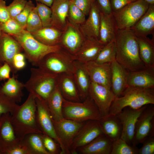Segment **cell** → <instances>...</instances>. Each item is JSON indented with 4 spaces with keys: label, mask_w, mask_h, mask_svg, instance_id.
<instances>
[{
    "label": "cell",
    "mask_w": 154,
    "mask_h": 154,
    "mask_svg": "<svg viewBox=\"0 0 154 154\" xmlns=\"http://www.w3.org/2000/svg\"><path fill=\"white\" fill-rule=\"evenodd\" d=\"M70 0H54L50 7L51 26L62 31L68 22Z\"/></svg>",
    "instance_id": "obj_22"
},
{
    "label": "cell",
    "mask_w": 154,
    "mask_h": 154,
    "mask_svg": "<svg viewBox=\"0 0 154 154\" xmlns=\"http://www.w3.org/2000/svg\"><path fill=\"white\" fill-rule=\"evenodd\" d=\"M75 60L74 55L61 47L58 51L45 56L40 61L37 67L55 74H73Z\"/></svg>",
    "instance_id": "obj_7"
},
{
    "label": "cell",
    "mask_w": 154,
    "mask_h": 154,
    "mask_svg": "<svg viewBox=\"0 0 154 154\" xmlns=\"http://www.w3.org/2000/svg\"><path fill=\"white\" fill-rule=\"evenodd\" d=\"M62 110L64 118L79 122L98 120L102 117L98 107L89 95L81 102H73L63 98Z\"/></svg>",
    "instance_id": "obj_5"
},
{
    "label": "cell",
    "mask_w": 154,
    "mask_h": 154,
    "mask_svg": "<svg viewBox=\"0 0 154 154\" xmlns=\"http://www.w3.org/2000/svg\"><path fill=\"white\" fill-rule=\"evenodd\" d=\"M149 4H154V0H144Z\"/></svg>",
    "instance_id": "obj_55"
},
{
    "label": "cell",
    "mask_w": 154,
    "mask_h": 154,
    "mask_svg": "<svg viewBox=\"0 0 154 154\" xmlns=\"http://www.w3.org/2000/svg\"><path fill=\"white\" fill-rule=\"evenodd\" d=\"M10 18L5 1L0 0V22H4Z\"/></svg>",
    "instance_id": "obj_48"
},
{
    "label": "cell",
    "mask_w": 154,
    "mask_h": 154,
    "mask_svg": "<svg viewBox=\"0 0 154 154\" xmlns=\"http://www.w3.org/2000/svg\"><path fill=\"white\" fill-rule=\"evenodd\" d=\"M128 87L154 88V68H148L129 72Z\"/></svg>",
    "instance_id": "obj_21"
},
{
    "label": "cell",
    "mask_w": 154,
    "mask_h": 154,
    "mask_svg": "<svg viewBox=\"0 0 154 154\" xmlns=\"http://www.w3.org/2000/svg\"><path fill=\"white\" fill-rule=\"evenodd\" d=\"M103 133L113 142L120 138L122 126L116 115L109 114L97 120Z\"/></svg>",
    "instance_id": "obj_28"
},
{
    "label": "cell",
    "mask_w": 154,
    "mask_h": 154,
    "mask_svg": "<svg viewBox=\"0 0 154 154\" xmlns=\"http://www.w3.org/2000/svg\"><path fill=\"white\" fill-rule=\"evenodd\" d=\"M115 43L116 60L128 71L146 67L140 57L137 37L131 29L117 30Z\"/></svg>",
    "instance_id": "obj_1"
},
{
    "label": "cell",
    "mask_w": 154,
    "mask_h": 154,
    "mask_svg": "<svg viewBox=\"0 0 154 154\" xmlns=\"http://www.w3.org/2000/svg\"><path fill=\"white\" fill-rule=\"evenodd\" d=\"M42 137L44 147L50 154L60 153V150L59 148L60 146L53 139L43 133L42 134Z\"/></svg>",
    "instance_id": "obj_42"
},
{
    "label": "cell",
    "mask_w": 154,
    "mask_h": 154,
    "mask_svg": "<svg viewBox=\"0 0 154 154\" xmlns=\"http://www.w3.org/2000/svg\"><path fill=\"white\" fill-rule=\"evenodd\" d=\"M86 16L72 0H70L68 20L73 24L81 25L85 21Z\"/></svg>",
    "instance_id": "obj_37"
},
{
    "label": "cell",
    "mask_w": 154,
    "mask_h": 154,
    "mask_svg": "<svg viewBox=\"0 0 154 154\" xmlns=\"http://www.w3.org/2000/svg\"><path fill=\"white\" fill-rule=\"evenodd\" d=\"M89 95L98 107L102 117L109 114L111 105L116 98L111 89L91 82Z\"/></svg>",
    "instance_id": "obj_15"
},
{
    "label": "cell",
    "mask_w": 154,
    "mask_h": 154,
    "mask_svg": "<svg viewBox=\"0 0 154 154\" xmlns=\"http://www.w3.org/2000/svg\"><path fill=\"white\" fill-rule=\"evenodd\" d=\"M36 117L39 126L43 133L53 139L59 145L60 154L62 151L61 143L56 134L52 120V117L46 101L35 97Z\"/></svg>",
    "instance_id": "obj_13"
},
{
    "label": "cell",
    "mask_w": 154,
    "mask_h": 154,
    "mask_svg": "<svg viewBox=\"0 0 154 154\" xmlns=\"http://www.w3.org/2000/svg\"><path fill=\"white\" fill-rule=\"evenodd\" d=\"M119 138L113 142L110 154H137L138 149Z\"/></svg>",
    "instance_id": "obj_36"
},
{
    "label": "cell",
    "mask_w": 154,
    "mask_h": 154,
    "mask_svg": "<svg viewBox=\"0 0 154 154\" xmlns=\"http://www.w3.org/2000/svg\"><path fill=\"white\" fill-rule=\"evenodd\" d=\"M140 58L145 66L154 68V38L137 37Z\"/></svg>",
    "instance_id": "obj_30"
},
{
    "label": "cell",
    "mask_w": 154,
    "mask_h": 154,
    "mask_svg": "<svg viewBox=\"0 0 154 154\" xmlns=\"http://www.w3.org/2000/svg\"><path fill=\"white\" fill-rule=\"evenodd\" d=\"M150 104H154V88L128 86L120 96L115 98L109 114L116 115L126 107L136 109Z\"/></svg>",
    "instance_id": "obj_3"
},
{
    "label": "cell",
    "mask_w": 154,
    "mask_h": 154,
    "mask_svg": "<svg viewBox=\"0 0 154 154\" xmlns=\"http://www.w3.org/2000/svg\"><path fill=\"white\" fill-rule=\"evenodd\" d=\"M100 12L95 0L92 3L88 17L85 22L80 25L85 36L99 39L100 23Z\"/></svg>",
    "instance_id": "obj_24"
},
{
    "label": "cell",
    "mask_w": 154,
    "mask_h": 154,
    "mask_svg": "<svg viewBox=\"0 0 154 154\" xmlns=\"http://www.w3.org/2000/svg\"><path fill=\"white\" fill-rule=\"evenodd\" d=\"M115 41L105 45L100 51L94 61L99 64L111 63L116 60Z\"/></svg>",
    "instance_id": "obj_35"
},
{
    "label": "cell",
    "mask_w": 154,
    "mask_h": 154,
    "mask_svg": "<svg viewBox=\"0 0 154 154\" xmlns=\"http://www.w3.org/2000/svg\"><path fill=\"white\" fill-rule=\"evenodd\" d=\"M73 75L79 96L82 101L89 95L91 82L84 63L75 60Z\"/></svg>",
    "instance_id": "obj_23"
},
{
    "label": "cell",
    "mask_w": 154,
    "mask_h": 154,
    "mask_svg": "<svg viewBox=\"0 0 154 154\" xmlns=\"http://www.w3.org/2000/svg\"><path fill=\"white\" fill-rule=\"evenodd\" d=\"M148 105L142 112L136 123L134 135L132 144L136 146L149 135L154 134V107Z\"/></svg>",
    "instance_id": "obj_12"
},
{
    "label": "cell",
    "mask_w": 154,
    "mask_h": 154,
    "mask_svg": "<svg viewBox=\"0 0 154 154\" xmlns=\"http://www.w3.org/2000/svg\"><path fill=\"white\" fill-rule=\"evenodd\" d=\"M63 98L57 84L46 101L52 118L55 121L63 118L62 110Z\"/></svg>",
    "instance_id": "obj_33"
},
{
    "label": "cell",
    "mask_w": 154,
    "mask_h": 154,
    "mask_svg": "<svg viewBox=\"0 0 154 154\" xmlns=\"http://www.w3.org/2000/svg\"><path fill=\"white\" fill-rule=\"evenodd\" d=\"M13 67L15 73H16L18 70L23 68L26 66L25 60L16 61L13 62Z\"/></svg>",
    "instance_id": "obj_52"
},
{
    "label": "cell",
    "mask_w": 154,
    "mask_h": 154,
    "mask_svg": "<svg viewBox=\"0 0 154 154\" xmlns=\"http://www.w3.org/2000/svg\"><path fill=\"white\" fill-rule=\"evenodd\" d=\"M149 4L144 0H137L112 13L117 30L129 29L147 10Z\"/></svg>",
    "instance_id": "obj_8"
},
{
    "label": "cell",
    "mask_w": 154,
    "mask_h": 154,
    "mask_svg": "<svg viewBox=\"0 0 154 154\" xmlns=\"http://www.w3.org/2000/svg\"><path fill=\"white\" fill-rule=\"evenodd\" d=\"M25 56L24 54L21 52L17 53L14 56L13 60V61L25 60Z\"/></svg>",
    "instance_id": "obj_53"
},
{
    "label": "cell",
    "mask_w": 154,
    "mask_h": 154,
    "mask_svg": "<svg viewBox=\"0 0 154 154\" xmlns=\"http://www.w3.org/2000/svg\"><path fill=\"white\" fill-rule=\"evenodd\" d=\"M130 29L137 37L154 35V4H149L145 13Z\"/></svg>",
    "instance_id": "obj_29"
},
{
    "label": "cell",
    "mask_w": 154,
    "mask_h": 154,
    "mask_svg": "<svg viewBox=\"0 0 154 154\" xmlns=\"http://www.w3.org/2000/svg\"><path fill=\"white\" fill-rule=\"evenodd\" d=\"M111 89L116 98L120 96L128 87L127 81L129 73L116 60L111 63Z\"/></svg>",
    "instance_id": "obj_20"
},
{
    "label": "cell",
    "mask_w": 154,
    "mask_h": 154,
    "mask_svg": "<svg viewBox=\"0 0 154 154\" xmlns=\"http://www.w3.org/2000/svg\"><path fill=\"white\" fill-rule=\"evenodd\" d=\"M35 7V6L31 1H27L23 10L14 19L20 24L25 27L29 14Z\"/></svg>",
    "instance_id": "obj_44"
},
{
    "label": "cell",
    "mask_w": 154,
    "mask_h": 154,
    "mask_svg": "<svg viewBox=\"0 0 154 154\" xmlns=\"http://www.w3.org/2000/svg\"><path fill=\"white\" fill-rule=\"evenodd\" d=\"M137 0H110L112 11L118 10Z\"/></svg>",
    "instance_id": "obj_49"
},
{
    "label": "cell",
    "mask_w": 154,
    "mask_h": 154,
    "mask_svg": "<svg viewBox=\"0 0 154 154\" xmlns=\"http://www.w3.org/2000/svg\"><path fill=\"white\" fill-rule=\"evenodd\" d=\"M0 154H2V153L0 150Z\"/></svg>",
    "instance_id": "obj_57"
},
{
    "label": "cell",
    "mask_w": 154,
    "mask_h": 154,
    "mask_svg": "<svg viewBox=\"0 0 154 154\" xmlns=\"http://www.w3.org/2000/svg\"><path fill=\"white\" fill-rule=\"evenodd\" d=\"M5 154H30V153L21 141L19 145L8 151Z\"/></svg>",
    "instance_id": "obj_51"
},
{
    "label": "cell",
    "mask_w": 154,
    "mask_h": 154,
    "mask_svg": "<svg viewBox=\"0 0 154 154\" xmlns=\"http://www.w3.org/2000/svg\"><path fill=\"white\" fill-rule=\"evenodd\" d=\"M0 27L2 32L11 36L18 34L25 28V26L20 24L14 19L11 18L1 23Z\"/></svg>",
    "instance_id": "obj_38"
},
{
    "label": "cell",
    "mask_w": 154,
    "mask_h": 154,
    "mask_svg": "<svg viewBox=\"0 0 154 154\" xmlns=\"http://www.w3.org/2000/svg\"><path fill=\"white\" fill-rule=\"evenodd\" d=\"M142 143V147L138 149V154H154V134L149 135Z\"/></svg>",
    "instance_id": "obj_45"
},
{
    "label": "cell",
    "mask_w": 154,
    "mask_h": 154,
    "mask_svg": "<svg viewBox=\"0 0 154 154\" xmlns=\"http://www.w3.org/2000/svg\"><path fill=\"white\" fill-rule=\"evenodd\" d=\"M113 142L104 134L76 150L77 154H110Z\"/></svg>",
    "instance_id": "obj_26"
},
{
    "label": "cell",
    "mask_w": 154,
    "mask_h": 154,
    "mask_svg": "<svg viewBox=\"0 0 154 154\" xmlns=\"http://www.w3.org/2000/svg\"><path fill=\"white\" fill-rule=\"evenodd\" d=\"M17 137L11 121V114L5 113L0 116V150L2 154L15 147L21 143Z\"/></svg>",
    "instance_id": "obj_14"
},
{
    "label": "cell",
    "mask_w": 154,
    "mask_h": 154,
    "mask_svg": "<svg viewBox=\"0 0 154 154\" xmlns=\"http://www.w3.org/2000/svg\"><path fill=\"white\" fill-rule=\"evenodd\" d=\"M43 27L51 26L52 11L50 7L37 2L35 6Z\"/></svg>",
    "instance_id": "obj_39"
},
{
    "label": "cell",
    "mask_w": 154,
    "mask_h": 154,
    "mask_svg": "<svg viewBox=\"0 0 154 154\" xmlns=\"http://www.w3.org/2000/svg\"><path fill=\"white\" fill-rule=\"evenodd\" d=\"M35 97L29 93L25 101L11 114V121L16 134L21 141L32 133H43L37 121Z\"/></svg>",
    "instance_id": "obj_2"
},
{
    "label": "cell",
    "mask_w": 154,
    "mask_h": 154,
    "mask_svg": "<svg viewBox=\"0 0 154 154\" xmlns=\"http://www.w3.org/2000/svg\"><path fill=\"white\" fill-rule=\"evenodd\" d=\"M86 37L80 25L68 22L62 31L59 45L73 55L78 52Z\"/></svg>",
    "instance_id": "obj_11"
},
{
    "label": "cell",
    "mask_w": 154,
    "mask_h": 154,
    "mask_svg": "<svg viewBox=\"0 0 154 154\" xmlns=\"http://www.w3.org/2000/svg\"><path fill=\"white\" fill-rule=\"evenodd\" d=\"M31 75L24 84V88L35 97L45 101L58 84L59 74H53L40 68H32Z\"/></svg>",
    "instance_id": "obj_4"
},
{
    "label": "cell",
    "mask_w": 154,
    "mask_h": 154,
    "mask_svg": "<svg viewBox=\"0 0 154 154\" xmlns=\"http://www.w3.org/2000/svg\"><path fill=\"white\" fill-rule=\"evenodd\" d=\"M103 134L97 120L85 121L75 137L71 147L70 154H77L76 150Z\"/></svg>",
    "instance_id": "obj_16"
},
{
    "label": "cell",
    "mask_w": 154,
    "mask_h": 154,
    "mask_svg": "<svg viewBox=\"0 0 154 154\" xmlns=\"http://www.w3.org/2000/svg\"><path fill=\"white\" fill-rule=\"evenodd\" d=\"M18 106L17 103L0 90V116L7 113L12 114Z\"/></svg>",
    "instance_id": "obj_41"
},
{
    "label": "cell",
    "mask_w": 154,
    "mask_h": 154,
    "mask_svg": "<svg viewBox=\"0 0 154 154\" xmlns=\"http://www.w3.org/2000/svg\"><path fill=\"white\" fill-rule=\"evenodd\" d=\"M62 31L52 26L42 27L31 33L40 42L46 45H59Z\"/></svg>",
    "instance_id": "obj_31"
},
{
    "label": "cell",
    "mask_w": 154,
    "mask_h": 154,
    "mask_svg": "<svg viewBox=\"0 0 154 154\" xmlns=\"http://www.w3.org/2000/svg\"><path fill=\"white\" fill-rule=\"evenodd\" d=\"M58 85L64 99L73 102H81L72 73H64L59 75Z\"/></svg>",
    "instance_id": "obj_25"
},
{
    "label": "cell",
    "mask_w": 154,
    "mask_h": 154,
    "mask_svg": "<svg viewBox=\"0 0 154 154\" xmlns=\"http://www.w3.org/2000/svg\"><path fill=\"white\" fill-rule=\"evenodd\" d=\"M42 27L41 21L35 6L30 12L28 17L25 29L29 32L32 33Z\"/></svg>",
    "instance_id": "obj_40"
},
{
    "label": "cell",
    "mask_w": 154,
    "mask_h": 154,
    "mask_svg": "<svg viewBox=\"0 0 154 154\" xmlns=\"http://www.w3.org/2000/svg\"><path fill=\"white\" fill-rule=\"evenodd\" d=\"M104 46L98 39L86 37L74 59L84 64L94 61Z\"/></svg>",
    "instance_id": "obj_19"
},
{
    "label": "cell",
    "mask_w": 154,
    "mask_h": 154,
    "mask_svg": "<svg viewBox=\"0 0 154 154\" xmlns=\"http://www.w3.org/2000/svg\"><path fill=\"white\" fill-rule=\"evenodd\" d=\"M12 36L21 46L28 61L37 67L45 56L58 51L61 47L59 45L49 46L40 42L25 29L18 34Z\"/></svg>",
    "instance_id": "obj_6"
},
{
    "label": "cell",
    "mask_w": 154,
    "mask_h": 154,
    "mask_svg": "<svg viewBox=\"0 0 154 154\" xmlns=\"http://www.w3.org/2000/svg\"><path fill=\"white\" fill-rule=\"evenodd\" d=\"M11 69L9 65L5 62L0 66V81L9 79Z\"/></svg>",
    "instance_id": "obj_50"
},
{
    "label": "cell",
    "mask_w": 154,
    "mask_h": 154,
    "mask_svg": "<svg viewBox=\"0 0 154 154\" xmlns=\"http://www.w3.org/2000/svg\"><path fill=\"white\" fill-rule=\"evenodd\" d=\"M84 65L91 82L111 89V63L99 64L92 61Z\"/></svg>",
    "instance_id": "obj_18"
},
{
    "label": "cell",
    "mask_w": 154,
    "mask_h": 154,
    "mask_svg": "<svg viewBox=\"0 0 154 154\" xmlns=\"http://www.w3.org/2000/svg\"><path fill=\"white\" fill-rule=\"evenodd\" d=\"M27 1L26 0H13L7 8L10 17L14 19L23 10Z\"/></svg>",
    "instance_id": "obj_43"
},
{
    "label": "cell",
    "mask_w": 154,
    "mask_h": 154,
    "mask_svg": "<svg viewBox=\"0 0 154 154\" xmlns=\"http://www.w3.org/2000/svg\"><path fill=\"white\" fill-rule=\"evenodd\" d=\"M0 23H1L0 22V36L1 35V32H2L1 30V27H0Z\"/></svg>",
    "instance_id": "obj_56"
},
{
    "label": "cell",
    "mask_w": 154,
    "mask_h": 154,
    "mask_svg": "<svg viewBox=\"0 0 154 154\" xmlns=\"http://www.w3.org/2000/svg\"><path fill=\"white\" fill-rule=\"evenodd\" d=\"M13 74L2 86L0 90L5 95L17 103L20 102L23 96V90L24 84L17 80Z\"/></svg>",
    "instance_id": "obj_32"
},
{
    "label": "cell",
    "mask_w": 154,
    "mask_h": 154,
    "mask_svg": "<svg viewBox=\"0 0 154 154\" xmlns=\"http://www.w3.org/2000/svg\"><path fill=\"white\" fill-rule=\"evenodd\" d=\"M23 50L19 42L12 36L1 32L0 36V64L6 62L15 74L13 60L15 54Z\"/></svg>",
    "instance_id": "obj_17"
},
{
    "label": "cell",
    "mask_w": 154,
    "mask_h": 154,
    "mask_svg": "<svg viewBox=\"0 0 154 154\" xmlns=\"http://www.w3.org/2000/svg\"><path fill=\"white\" fill-rule=\"evenodd\" d=\"M95 1L101 12L106 14L112 13L110 0H95Z\"/></svg>",
    "instance_id": "obj_47"
},
{
    "label": "cell",
    "mask_w": 154,
    "mask_h": 154,
    "mask_svg": "<svg viewBox=\"0 0 154 154\" xmlns=\"http://www.w3.org/2000/svg\"><path fill=\"white\" fill-rule=\"evenodd\" d=\"M72 0L86 16H88L92 5L95 0Z\"/></svg>",
    "instance_id": "obj_46"
},
{
    "label": "cell",
    "mask_w": 154,
    "mask_h": 154,
    "mask_svg": "<svg viewBox=\"0 0 154 154\" xmlns=\"http://www.w3.org/2000/svg\"><path fill=\"white\" fill-rule=\"evenodd\" d=\"M1 65L0 64V66H1Z\"/></svg>",
    "instance_id": "obj_58"
},
{
    "label": "cell",
    "mask_w": 154,
    "mask_h": 154,
    "mask_svg": "<svg viewBox=\"0 0 154 154\" xmlns=\"http://www.w3.org/2000/svg\"><path fill=\"white\" fill-rule=\"evenodd\" d=\"M42 134L31 133L25 136L21 140L22 143L27 148L30 154H50L44 146Z\"/></svg>",
    "instance_id": "obj_34"
},
{
    "label": "cell",
    "mask_w": 154,
    "mask_h": 154,
    "mask_svg": "<svg viewBox=\"0 0 154 154\" xmlns=\"http://www.w3.org/2000/svg\"><path fill=\"white\" fill-rule=\"evenodd\" d=\"M99 40L104 45L115 40L117 31L112 13L100 12Z\"/></svg>",
    "instance_id": "obj_27"
},
{
    "label": "cell",
    "mask_w": 154,
    "mask_h": 154,
    "mask_svg": "<svg viewBox=\"0 0 154 154\" xmlns=\"http://www.w3.org/2000/svg\"><path fill=\"white\" fill-rule=\"evenodd\" d=\"M145 105L138 109L129 107L124 108L116 116L119 120L122 129L120 138L131 145L134 135L135 125L138 119L147 106Z\"/></svg>",
    "instance_id": "obj_10"
},
{
    "label": "cell",
    "mask_w": 154,
    "mask_h": 154,
    "mask_svg": "<svg viewBox=\"0 0 154 154\" xmlns=\"http://www.w3.org/2000/svg\"><path fill=\"white\" fill-rule=\"evenodd\" d=\"M36 2H40L50 7L54 0H35Z\"/></svg>",
    "instance_id": "obj_54"
},
{
    "label": "cell",
    "mask_w": 154,
    "mask_h": 154,
    "mask_svg": "<svg viewBox=\"0 0 154 154\" xmlns=\"http://www.w3.org/2000/svg\"><path fill=\"white\" fill-rule=\"evenodd\" d=\"M4 0L5 1L6 0Z\"/></svg>",
    "instance_id": "obj_59"
},
{
    "label": "cell",
    "mask_w": 154,
    "mask_h": 154,
    "mask_svg": "<svg viewBox=\"0 0 154 154\" xmlns=\"http://www.w3.org/2000/svg\"><path fill=\"white\" fill-rule=\"evenodd\" d=\"M52 120L57 135L62 146L61 154H70L73 140L85 122H79L63 118Z\"/></svg>",
    "instance_id": "obj_9"
}]
</instances>
